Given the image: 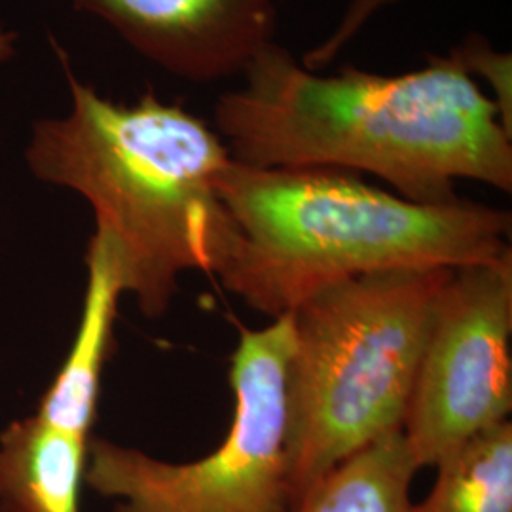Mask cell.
<instances>
[{
	"label": "cell",
	"mask_w": 512,
	"mask_h": 512,
	"mask_svg": "<svg viewBox=\"0 0 512 512\" xmlns=\"http://www.w3.org/2000/svg\"><path fill=\"white\" fill-rule=\"evenodd\" d=\"M16 42H18V35L0 23V63L16 55V48H18Z\"/></svg>",
	"instance_id": "5bb4252c"
},
{
	"label": "cell",
	"mask_w": 512,
	"mask_h": 512,
	"mask_svg": "<svg viewBox=\"0 0 512 512\" xmlns=\"http://www.w3.org/2000/svg\"><path fill=\"white\" fill-rule=\"evenodd\" d=\"M437 469L433 490L412 512H512V423L469 440Z\"/></svg>",
	"instance_id": "8fae6325"
},
{
	"label": "cell",
	"mask_w": 512,
	"mask_h": 512,
	"mask_svg": "<svg viewBox=\"0 0 512 512\" xmlns=\"http://www.w3.org/2000/svg\"><path fill=\"white\" fill-rule=\"evenodd\" d=\"M90 439L37 414L12 423L0 437V512H82Z\"/></svg>",
	"instance_id": "9c48e42d"
},
{
	"label": "cell",
	"mask_w": 512,
	"mask_h": 512,
	"mask_svg": "<svg viewBox=\"0 0 512 512\" xmlns=\"http://www.w3.org/2000/svg\"><path fill=\"white\" fill-rule=\"evenodd\" d=\"M450 54L478 86L484 82L490 88L501 124L512 135V55L495 50L492 42L478 33L467 35Z\"/></svg>",
	"instance_id": "7c38bea8"
},
{
	"label": "cell",
	"mask_w": 512,
	"mask_h": 512,
	"mask_svg": "<svg viewBox=\"0 0 512 512\" xmlns=\"http://www.w3.org/2000/svg\"><path fill=\"white\" fill-rule=\"evenodd\" d=\"M397 2L399 0H351L342 19L330 31L329 37L313 46L310 52L300 59V63L310 71H323L342 54V50L349 42L363 31V27L370 19L380 10H385Z\"/></svg>",
	"instance_id": "4fadbf2b"
},
{
	"label": "cell",
	"mask_w": 512,
	"mask_h": 512,
	"mask_svg": "<svg viewBox=\"0 0 512 512\" xmlns=\"http://www.w3.org/2000/svg\"><path fill=\"white\" fill-rule=\"evenodd\" d=\"M289 315L264 329L239 325L230 359L234 418L219 446L173 463L129 446L90 439L86 486L114 512H296L287 448Z\"/></svg>",
	"instance_id": "5b68a950"
},
{
	"label": "cell",
	"mask_w": 512,
	"mask_h": 512,
	"mask_svg": "<svg viewBox=\"0 0 512 512\" xmlns=\"http://www.w3.org/2000/svg\"><path fill=\"white\" fill-rule=\"evenodd\" d=\"M219 194L232 236L215 275L270 319L359 275L454 270L512 253L509 211L463 198L412 202L346 169L232 160Z\"/></svg>",
	"instance_id": "3957f363"
},
{
	"label": "cell",
	"mask_w": 512,
	"mask_h": 512,
	"mask_svg": "<svg viewBox=\"0 0 512 512\" xmlns=\"http://www.w3.org/2000/svg\"><path fill=\"white\" fill-rule=\"evenodd\" d=\"M418 467L403 431L368 444L321 476L300 499L296 512H412Z\"/></svg>",
	"instance_id": "30bf717a"
},
{
	"label": "cell",
	"mask_w": 512,
	"mask_h": 512,
	"mask_svg": "<svg viewBox=\"0 0 512 512\" xmlns=\"http://www.w3.org/2000/svg\"><path fill=\"white\" fill-rule=\"evenodd\" d=\"M86 266L88 287L73 348L37 410L40 420L82 437H90L95 423L118 300L126 294L116 256L95 234L88 245Z\"/></svg>",
	"instance_id": "ba28073f"
},
{
	"label": "cell",
	"mask_w": 512,
	"mask_h": 512,
	"mask_svg": "<svg viewBox=\"0 0 512 512\" xmlns=\"http://www.w3.org/2000/svg\"><path fill=\"white\" fill-rule=\"evenodd\" d=\"M241 76L215 103L239 164L368 173L420 203L458 200V181L512 190V135L452 54L403 74H321L274 42Z\"/></svg>",
	"instance_id": "6da1fadb"
},
{
	"label": "cell",
	"mask_w": 512,
	"mask_h": 512,
	"mask_svg": "<svg viewBox=\"0 0 512 512\" xmlns=\"http://www.w3.org/2000/svg\"><path fill=\"white\" fill-rule=\"evenodd\" d=\"M450 272L359 275L287 313V448L296 507L338 463L403 429Z\"/></svg>",
	"instance_id": "277c9868"
},
{
	"label": "cell",
	"mask_w": 512,
	"mask_h": 512,
	"mask_svg": "<svg viewBox=\"0 0 512 512\" xmlns=\"http://www.w3.org/2000/svg\"><path fill=\"white\" fill-rule=\"evenodd\" d=\"M137 54L190 82L241 76L275 42L274 0H71Z\"/></svg>",
	"instance_id": "52a82bcc"
},
{
	"label": "cell",
	"mask_w": 512,
	"mask_h": 512,
	"mask_svg": "<svg viewBox=\"0 0 512 512\" xmlns=\"http://www.w3.org/2000/svg\"><path fill=\"white\" fill-rule=\"evenodd\" d=\"M71 107L31 128L25 158L40 181L92 205L95 236L118 260L126 293L160 317L190 270L217 274L232 236L219 179L232 154L217 129L148 90L116 103L82 82L55 46Z\"/></svg>",
	"instance_id": "7a4b0ae2"
},
{
	"label": "cell",
	"mask_w": 512,
	"mask_h": 512,
	"mask_svg": "<svg viewBox=\"0 0 512 512\" xmlns=\"http://www.w3.org/2000/svg\"><path fill=\"white\" fill-rule=\"evenodd\" d=\"M512 253L454 268L442 287L403 421L418 471L512 412Z\"/></svg>",
	"instance_id": "8992f818"
}]
</instances>
